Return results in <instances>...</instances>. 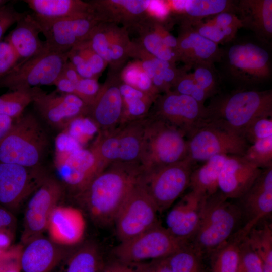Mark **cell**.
<instances>
[{
    "label": "cell",
    "instance_id": "obj_1",
    "mask_svg": "<svg viewBox=\"0 0 272 272\" xmlns=\"http://www.w3.org/2000/svg\"><path fill=\"white\" fill-rule=\"evenodd\" d=\"M142 172L139 163H111L74 196L97 225L107 226L114 223Z\"/></svg>",
    "mask_w": 272,
    "mask_h": 272
},
{
    "label": "cell",
    "instance_id": "obj_2",
    "mask_svg": "<svg viewBox=\"0 0 272 272\" xmlns=\"http://www.w3.org/2000/svg\"><path fill=\"white\" fill-rule=\"evenodd\" d=\"M228 199L219 191L205 199L198 227L190 241L202 254L211 253L241 228V210Z\"/></svg>",
    "mask_w": 272,
    "mask_h": 272
},
{
    "label": "cell",
    "instance_id": "obj_3",
    "mask_svg": "<svg viewBox=\"0 0 272 272\" xmlns=\"http://www.w3.org/2000/svg\"><path fill=\"white\" fill-rule=\"evenodd\" d=\"M188 157L185 134L167 122L148 114L145 119L139 164L148 172Z\"/></svg>",
    "mask_w": 272,
    "mask_h": 272
},
{
    "label": "cell",
    "instance_id": "obj_4",
    "mask_svg": "<svg viewBox=\"0 0 272 272\" xmlns=\"http://www.w3.org/2000/svg\"><path fill=\"white\" fill-rule=\"evenodd\" d=\"M48 144L37 118L31 113L23 114L0 144V162L29 168L41 166Z\"/></svg>",
    "mask_w": 272,
    "mask_h": 272
},
{
    "label": "cell",
    "instance_id": "obj_5",
    "mask_svg": "<svg viewBox=\"0 0 272 272\" xmlns=\"http://www.w3.org/2000/svg\"><path fill=\"white\" fill-rule=\"evenodd\" d=\"M210 118L242 135L246 127L260 117H271V90H240L215 99L207 107Z\"/></svg>",
    "mask_w": 272,
    "mask_h": 272
},
{
    "label": "cell",
    "instance_id": "obj_6",
    "mask_svg": "<svg viewBox=\"0 0 272 272\" xmlns=\"http://www.w3.org/2000/svg\"><path fill=\"white\" fill-rule=\"evenodd\" d=\"M146 118L99 132L89 149L103 169L113 163H139Z\"/></svg>",
    "mask_w": 272,
    "mask_h": 272
},
{
    "label": "cell",
    "instance_id": "obj_7",
    "mask_svg": "<svg viewBox=\"0 0 272 272\" xmlns=\"http://www.w3.org/2000/svg\"><path fill=\"white\" fill-rule=\"evenodd\" d=\"M67 52L56 51L47 46L38 54L19 61L0 81V88L17 91L54 85L69 60Z\"/></svg>",
    "mask_w": 272,
    "mask_h": 272
},
{
    "label": "cell",
    "instance_id": "obj_8",
    "mask_svg": "<svg viewBox=\"0 0 272 272\" xmlns=\"http://www.w3.org/2000/svg\"><path fill=\"white\" fill-rule=\"evenodd\" d=\"M188 158L206 161L217 155L243 156L248 143L239 133L221 122L210 118L186 137Z\"/></svg>",
    "mask_w": 272,
    "mask_h": 272
},
{
    "label": "cell",
    "instance_id": "obj_9",
    "mask_svg": "<svg viewBox=\"0 0 272 272\" xmlns=\"http://www.w3.org/2000/svg\"><path fill=\"white\" fill-rule=\"evenodd\" d=\"M188 242L174 236L159 223L130 239L120 242L113 252L117 260L138 264L166 258Z\"/></svg>",
    "mask_w": 272,
    "mask_h": 272
},
{
    "label": "cell",
    "instance_id": "obj_10",
    "mask_svg": "<svg viewBox=\"0 0 272 272\" xmlns=\"http://www.w3.org/2000/svg\"><path fill=\"white\" fill-rule=\"evenodd\" d=\"M194 163L187 157L154 171L142 172L140 181L159 213L170 208L189 187Z\"/></svg>",
    "mask_w": 272,
    "mask_h": 272
},
{
    "label": "cell",
    "instance_id": "obj_11",
    "mask_svg": "<svg viewBox=\"0 0 272 272\" xmlns=\"http://www.w3.org/2000/svg\"><path fill=\"white\" fill-rule=\"evenodd\" d=\"M149 114L182 131L186 138L210 120L208 109L193 98L173 91L160 95Z\"/></svg>",
    "mask_w": 272,
    "mask_h": 272
},
{
    "label": "cell",
    "instance_id": "obj_12",
    "mask_svg": "<svg viewBox=\"0 0 272 272\" xmlns=\"http://www.w3.org/2000/svg\"><path fill=\"white\" fill-rule=\"evenodd\" d=\"M228 72L235 80L246 84L261 83L271 75L270 54L262 45L252 42L233 43L223 51Z\"/></svg>",
    "mask_w": 272,
    "mask_h": 272
},
{
    "label": "cell",
    "instance_id": "obj_13",
    "mask_svg": "<svg viewBox=\"0 0 272 272\" xmlns=\"http://www.w3.org/2000/svg\"><path fill=\"white\" fill-rule=\"evenodd\" d=\"M56 145L55 166L58 174L75 195L104 169L89 149L75 143Z\"/></svg>",
    "mask_w": 272,
    "mask_h": 272
},
{
    "label": "cell",
    "instance_id": "obj_14",
    "mask_svg": "<svg viewBox=\"0 0 272 272\" xmlns=\"http://www.w3.org/2000/svg\"><path fill=\"white\" fill-rule=\"evenodd\" d=\"M140 179L124 201L114 222L120 242L130 239L159 223L157 207Z\"/></svg>",
    "mask_w": 272,
    "mask_h": 272
},
{
    "label": "cell",
    "instance_id": "obj_15",
    "mask_svg": "<svg viewBox=\"0 0 272 272\" xmlns=\"http://www.w3.org/2000/svg\"><path fill=\"white\" fill-rule=\"evenodd\" d=\"M63 193L62 184L47 176L32 193L24 214L22 241L27 244L41 236L46 229L50 216Z\"/></svg>",
    "mask_w": 272,
    "mask_h": 272
},
{
    "label": "cell",
    "instance_id": "obj_16",
    "mask_svg": "<svg viewBox=\"0 0 272 272\" xmlns=\"http://www.w3.org/2000/svg\"><path fill=\"white\" fill-rule=\"evenodd\" d=\"M41 166L29 168L0 162V206L13 211L47 177Z\"/></svg>",
    "mask_w": 272,
    "mask_h": 272
},
{
    "label": "cell",
    "instance_id": "obj_17",
    "mask_svg": "<svg viewBox=\"0 0 272 272\" xmlns=\"http://www.w3.org/2000/svg\"><path fill=\"white\" fill-rule=\"evenodd\" d=\"M37 21L48 47L62 52H67L87 41L94 28L101 22L92 11L52 21Z\"/></svg>",
    "mask_w": 272,
    "mask_h": 272
},
{
    "label": "cell",
    "instance_id": "obj_18",
    "mask_svg": "<svg viewBox=\"0 0 272 272\" xmlns=\"http://www.w3.org/2000/svg\"><path fill=\"white\" fill-rule=\"evenodd\" d=\"M32 103L46 122L62 129L75 118L86 116L87 110V105L75 95L56 91L47 93L40 87L33 88Z\"/></svg>",
    "mask_w": 272,
    "mask_h": 272
},
{
    "label": "cell",
    "instance_id": "obj_19",
    "mask_svg": "<svg viewBox=\"0 0 272 272\" xmlns=\"http://www.w3.org/2000/svg\"><path fill=\"white\" fill-rule=\"evenodd\" d=\"M121 82L119 75L112 71L94 101L87 107L86 116L100 131L114 128L121 122L123 108Z\"/></svg>",
    "mask_w": 272,
    "mask_h": 272
},
{
    "label": "cell",
    "instance_id": "obj_20",
    "mask_svg": "<svg viewBox=\"0 0 272 272\" xmlns=\"http://www.w3.org/2000/svg\"><path fill=\"white\" fill-rule=\"evenodd\" d=\"M245 224L240 228L247 236L263 218L272 212V167L264 169L240 198Z\"/></svg>",
    "mask_w": 272,
    "mask_h": 272
},
{
    "label": "cell",
    "instance_id": "obj_21",
    "mask_svg": "<svg viewBox=\"0 0 272 272\" xmlns=\"http://www.w3.org/2000/svg\"><path fill=\"white\" fill-rule=\"evenodd\" d=\"M175 51L177 60L189 69L199 64L220 62L223 50L219 45L202 36L190 27H181Z\"/></svg>",
    "mask_w": 272,
    "mask_h": 272
},
{
    "label": "cell",
    "instance_id": "obj_22",
    "mask_svg": "<svg viewBox=\"0 0 272 272\" xmlns=\"http://www.w3.org/2000/svg\"><path fill=\"white\" fill-rule=\"evenodd\" d=\"M100 22L121 23L125 27H138L151 17V1L95 0L89 2Z\"/></svg>",
    "mask_w": 272,
    "mask_h": 272
},
{
    "label": "cell",
    "instance_id": "obj_23",
    "mask_svg": "<svg viewBox=\"0 0 272 272\" xmlns=\"http://www.w3.org/2000/svg\"><path fill=\"white\" fill-rule=\"evenodd\" d=\"M262 170L242 156H228L219 176V191L228 199H239L250 188Z\"/></svg>",
    "mask_w": 272,
    "mask_h": 272
},
{
    "label": "cell",
    "instance_id": "obj_24",
    "mask_svg": "<svg viewBox=\"0 0 272 272\" xmlns=\"http://www.w3.org/2000/svg\"><path fill=\"white\" fill-rule=\"evenodd\" d=\"M191 190L168 212L166 228L174 236L190 242L198 227L205 198Z\"/></svg>",
    "mask_w": 272,
    "mask_h": 272
},
{
    "label": "cell",
    "instance_id": "obj_25",
    "mask_svg": "<svg viewBox=\"0 0 272 272\" xmlns=\"http://www.w3.org/2000/svg\"><path fill=\"white\" fill-rule=\"evenodd\" d=\"M50 240L58 245L72 246L83 239L86 221L83 212L71 206H57L49 218L46 229Z\"/></svg>",
    "mask_w": 272,
    "mask_h": 272
},
{
    "label": "cell",
    "instance_id": "obj_26",
    "mask_svg": "<svg viewBox=\"0 0 272 272\" xmlns=\"http://www.w3.org/2000/svg\"><path fill=\"white\" fill-rule=\"evenodd\" d=\"M64 255L58 245L41 236L26 244L20 255V266L22 272H51Z\"/></svg>",
    "mask_w": 272,
    "mask_h": 272
},
{
    "label": "cell",
    "instance_id": "obj_27",
    "mask_svg": "<svg viewBox=\"0 0 272 272\" xmlns=\"http://www.w3.org/2000/svg\"><path fill=\"white\" fill-rule=\"evenodd\" d=\"M41 28L33 14L25 12L16 22V26L7 36L20 61L29 59L44 50L47 44L39 37Z\"/></svg>",
    "mask_w": 272,
    "mask_h": 272
},
{
    "label": "cell",
    "instance_id": "obj_28",
    "mask_svg": "<svg viewBox=\"0 0 272 272\" xmlns=\"http://www.w3.org/2000/svg\"><path fill=\"white\" fill-rule=\"evenodd\" d=\"M235 1L187 0L164 1L168 11L177 15L181 27H191L203 18L220 13L236 12Z\"/></svg>",
    "mask_w": 272,
    "mask_h": 272
},
{
    "label": "cell",
    "instance_id": "obj_29",
    "mask_svg": "<svg viewBox=\"0 0 272 272\" xmlns=\"http://www.w3.org/2000/svg\"><path fill=\"white\" fill-rule=\"evenodd\" d=\"M236 12L243 27L253 31L260 42L272 38V1H236Z\"/></svg>",
    "mask_w": 272,
    "mask_h": 272
},
{
    "label": "cell",
    "instance_id": "obj_30",
    "mask_svg": "<svg viewBox=\"0 0 272 272\" xmlns=\"http://www.w3.org/2000/svg\"><path fill=\"white\" fill-rule=\"evenodd\" d=\"M39 21H52L91 12L89 2L80 0H24Z\"/></svg>",
    "mask_w": 272,
    "mask_h": 272
},
{
    "label": "cell",
    "instance_id": "obj_31",
    "mask_svg": "<svg viewBox=\"0 0 272 272\" xmlns=\"http://www.w3.org/2000/svg\"><path fill=\"white\" fill-rule=\"evenodd\" d=\"M228 156L221 155L212 157L200 167L193 170L189 186L191 190L204 197L218 191L219 176Z\"/></svg>",
    "mask_w": 272,
    "mask_h": 272
},
{
    "label": "cell",
    "instance_id": "obj_32",
    "mask_svg": "<svg viewBox=\"0 0 272 272\" xmlns=\"http://www.w3.org/2000/svg\"><path fill=\"white\" fill-rule=\"evenodd\" d=\"M123 108L121 123L143 119L148 116L155 101L149 95L125 83L121 82Z\"/></svg>",
    "mask_w": 272,
    "mask_h": 272
},
{
    "label": "cell",
    "instance_id": "obj_33",
    "mask_svg": "<svg viewBox=\"0 0 272 272\" xmlns=\"http://www.w3.org/2000/svg\"><path fill=\"white\" fill-rule=\"evenodd\" d=\"M246 237L239 229L212 253L211 272H237L241 244Z\"/></svg>",
    "mask_w": 272,
    "mask_h": 272
},
{
    "label": "cell",
    "instance_id": "obj_34",
    "mask_svg": "<svg viewBox=\"0 0 272 272\" xmlns=\"http://www.w3.org/2000/svg\"><path fill=\"white\" fill-rule=\"evenodd\" d=\"M104 265L98 247L89 243L71 255L65 272H102Z\"/></svg>",
    "mask_w": 272,
    "mask_h": 272
},
{
    "label": "cell",
    "instance_id": "obj_35",
    "mask_svg": "<svg viewBox=\"0 0 272 272\" xmlns=\"http://www.w3.org/2000/svg\"><path fill=\"white\" fill-rule=\"evenodd\" d=\"M251 249L260 258L263 272H272V227L265 223L260 228H252L246 236Z\"/></svg>",
    "mask_w": 272,
    "mask_h": 272
},
{
    "label": "cell",
    "instance_id": "obj_36",
    "mask_svg": "<svg viewBox=\"0 0 272 272\" xmlns=\"http://www.w3.org/2000/svg\"><path fill=\"white\" fill-rule=\"evenodd\" d=\"M149 19L138 28L140 30L141 46L155 57L172 63H175L176 55L174 51L163 42L160 36L153 30Z\"/></svg>",
    "mask_w": 272,
    "mask_h": 272
},
{
    "label": "cell",
    "instance_id": "obj_37",
    "mask_svg": "<svg viewBox=\"0 0 272 272\" xmlns=\"http://www.w3.org/2000/svg\"><path fill=\"white\" fill-rule=\"evenodd\" d=\"M202 255L189 242L166 258L172 272H202Z\"/></svg>",
    "mask_w": 272,
    "mask_h": 272
},
{
    "label": "cell",
    "instance_id": "obj_38",
    "mask_svg": "<svg viewBox=\"0 0 272 272\" xmlns=\"http://www.w3.org/2000/svg\"><path fill=\"white\" fill-rule=\"evenodd\" d=\"M33 88L26 90L10 91L0 95V115L16 119L32 103Z\"/></svg>",
    "mask_w": 272,
    "mask_h": 272
},
{
    "label": "cell",
    "instance_id": "obj_39",
    "mask_svg": "<svg viewBox=\"0 0 272 272\" xmlns=\"http://www.w3.org/2000/svg\"><path fill=\"white\" fill-rule=\"evenodd\" d=\"M132 42L130 40L126 27L116 26L109 44V64L113 71H117L129 57Z\"/></svg>",
    "mask_w": 272,
    "mask_h": 272
},
{
    "label": "cell",
    "instance_id": "obj_40",
    "mask_svg": "<svg viewBox=\"0 0 272 272\" xmlns=\"http://www.w3.org/2000/svg\"><path fill=\"white\" fill-rule=\"evenodd\" d=\"M119 76L123 83L149 96H154L157 94V90L152 79L144 71L138 60L128 63Z\"/></svg>",
    "mask_w": 272,
    "mask_h": 272
},
{
    "label": "cell",
    "instance_id": "obj_41",
    "mask_svg": "<svg viewBox=\"0 0 272 272\" xmlns=\"http://www.w3.org/2000/svg\"><path fill=\"white\" fill-rule=\"evenodd\" d=\"M116 26L114 23L100 22L86 41L90 47L108 64L110 62L109 44Z\"/></svg>",
    "mask_w": 272,
    "mask_h": 272
},
{
    "label": "cell",
    "instance_id": "obj_42",
    "mask_svg": "<svg viewBox=\"0 0 272 272\" xmlns=\"http://www.w3.org/2000/svg\"><path fill=\"white\" fill-rule=\"evenodd\" d=\"M190 27L202 36L218 45L232 41L239 29L235 27H223L208 20L205 22L199 21Z\"/></svg>",
    "mask_w": 272,
    "mask_h": 272
},
{
    "label": "cell",
    "instance_id": "obj_43",
    "mask_svg": "<svg viewBox=\"0 0 272 272\" xmlns=\"http://www.w3.org/2000/svg\"><path fill=\"white\" fill-rule=\"evenodd\" d=\"M242 156L260 169L272 167V136L248 145Z\"/></svg>",
    "mask_w": 272,
    "mask_h": 272
},
{
    "label": "cell",
    "instance_id": "obj_44",
    "mask_svg": "<svg viewBox=\"0 0 272 272\" xmlns=\"http://www.w3.org/2000/svg\"><path fill=\"white\" fill-rule=\"evenodd\" d=\"M173 91L178 93L189 96L201 104L210 96L195 82L192 73L183 71L173 86Z\"/></svg>",
    "mask_w": 272,
    "mask_h": 272
},
{
    "label": "cell",
    "instance_id": "obj_45",
    "mask_svg": "<svg viewBox=\"0 0 272 272\" xmlns=\"http://www.w3.org/2000/svg\"><path fill=\"white\" fill-rule=\"evenodd\" d=\"M192 73L197 85L210 97L217 91L218 78L214 64H199L194 66Z\"/></svg>",
    "mask_w": 272,
    "mask_h": 272
},
{
    "label": "cell",
    "instance_id": "obj_46",
    "mask_svg": "<svg viewBox=\"0 0 272 272\" xmlns=\"http://www.w3.org/2000/svg\"><path fill=\"white\" fill-rule=\"evenodd\" d=\"M242 135L251 144L271 137V117H260L253 120L244 129Z\"/></svg>",
    "mask_w": 272,
    "mask_h": 272
},
{
    "label": "cell",
    "instance_id": "obj_47",
    "mask_svg": "<svg viewBox=\"0 0 272 272\" xmlns=\"http://www.w3.org/2000/svg\"><path fill=\"white\" fill-rule=\"evenodd\" d=\"M237 272H263L262 262L251 249L246 237L241 244Z\"/></svg>",
    "mask_w": 272,
    "mask_h": 272
},
{
    "label": "cell",
    "instance_id": "obj_48",
    "mask_svg": "<svg viewBox=\"0 0 272 272\" xmlns=\"http://www.w3.org/2000/svg\"><path fill=\"white\" fill-rule=\"evenodd\" d=\"M73 48L82 55L91 68L95 77L98 78L107 65L106 61L90 47L86 41Z\"/></svg>",
    "mask_w": 272,
    "mask_h": 272
},
{
    "label": "cell",
    "instance_id": "obj_49",
    "mask_svg": "<svg viewBox=\"0 0 272 272\" xmlns=\"http://www.w3.org/2000/svg\"><path fill=\"white\" fill-rule=\"evenodd\" d=\"M75 86V95L79 97L87 107L94 101L101 87L97 78H81Z\"/></svg>",
    "mask_w": 272,
    "mask_h": 272
},
{
    "label": "cell",
    "instance_id": "obj_50",
    "mask_svg": "<svg viewBox=\"0 0 272 272\" xmlns=\"http://www.w3.org/2000/svg\"><path fill=\"white\" fill-rule=\"evenodd\" d=\"M20 60L10 43L0 41V81L19 62Z\"/></svg>",
    "mask_w": 272,
    "mask_h": 272
},
{
    "label": "cell",
    "instance_id": "obj_51",
    "mask_svg": "<svg viewBox=\"0 0 272 272\" xmlns=\"http://www.w3.org/2000/svg\"><path fill=\"white\" fill-rule=\"evenodd\" d=\"M14 2H8L0 7V41L7 30L24 15L14 6Z\"/></svg>",
    "mask_w": 272,
    "mask_h": 272
},
{
    "label": "cell",
    "instance_id": "obj_52",
    "mask_svg": "<svg viewBox=\"0 0 272 272\" xmlns=\"http://www.w3.org/2000/svg\"><path fill=\"white\" fill-rule=\"evenodd\" d=\"M208 20L223 27H235L238 29L243 27L238 17L235 13L232 12L220 13Z\"/></svg>",
    "mask_w": 272,
    "mask_h": 272
},
{
    "label": "cell",
    "instance_id": "obj_53",
    "mask_svg": "<svg viewBox=\"0 0 272 272\" xmlns=\"http://www.w3.org/2000/svg\"><path fill=\"white\" fill-rule=\"evenodd\" d=\"M133 265H135L137 267H132L131 264L117 260L105 264L102 272H145L141 264Z\"/></svg>",
    "mask_w": 272,
    "mask_h": 272
},
{
    "label": "cell",
    "instance_id": "obj_54",
    "mask_svg": "<svg viewBox=\"0 0 272 272\" xmlns=\"http://www.w3.org/2000/svg\"><path fill=\"white\" fill-rule=\"evenodd\" d=\"M145 272H172L166 258L152 261L149 264L141 263Z\"/></svg>",
    "mask_w": 272,
    "mask_h": 272
},
{
    "label": "cell",
    "instance_id": "obj_55",
    "mask_svg": "<svg viewBox=\"0 0 272 272\" xmlns=\"http://www.w3.org/2000/svg\"><path fill=\"white\" fill-rule=\"evenodd\" d=\"M14 223L15 219L11 212L0 206V231H10Z\"/></svg>",
    "mask_w": 272,
    "mask_h": 272
},
{
    "label": "cell",
    "instance_id": "obj_56",
    "mask_svg": "<svg viewBox=\"0 0 272 272\" xmlns=\"http://www.w3.org/2000/svg\"><path fill=\"white\" fill-rule=\"evenodd\" d=\"M54 85L56 87V91L58 93L75 95V85L61 75L57 78Z\"/></svg>",
    "mask_w": 272,
    "mask_h": 272
},
{
    "label": "cell",
    "instance_id": "obj_57",
    "mask_svg": "<svg viewBox=\"0 0 272 272\" xmlns=\"http://www.w3.org/2000/svg\"><path fill=\"white\" fill-rule=\"evenodd\" d=\"M15 119L0 115V144L11 129Z\"/></svg>",
    "mask_w": 272,
    "mask_h": 272
},
{
    "label": "cell",
    "instance_id": "obj_58",
    "mask_svg": "<svg viewBox=\"0 0 272 272\" xmlns=\"http://www.w3.org/2000/svg\"><path fill=\"white\" fill-rule=\"evenodd\" d=\"M61 75L74 85L82 78L77 73L72 63L68 60L62 70Z\"/></svg>",
    "mask_w": 272,
    "mask_h": 272
},
{
    "label": "cell",
    "instance_id": "obj_59",
    "mask_svg": "<svg viewBox=\"0 0 272 272\" xmlns=\"http://www.w3.org/2000/svg\"><path fill=\"white\" fill-rule=\"evenodd\" d=\"M11 242L10 231H0V249L5 250L8 248Z\"/></svg>",
    "mask_w": 272,
    "mask_h": 272
},
{
    "label": "cell",
    "instance_id": "obj_60",
    "mask_svg": "<svg viewBox=\"0 0 272 272\" xmlns=\"http://www.w3.org/2000/svg\"><path fill=\"white\" fill-rule=\"evenodd\" d=\"M0 272H18V270L16 267H10L3 270H1Z\"/></svg>",
    "mask_w": 272,
    "mask_h": 272
},
{
    "label": "cell",
    "instance_id": "obj_61",
    "mask_svg": "<svg viewBox=\"0 0 272 272\" xmlns=\"http://www.w3.org/2000/svg\"><path fill=\"white\" fill-rule=\"evenodd\" d=\"M9 2L8 1L0 0V7L4 5Z\"/></svg>",
    "mask_w": 272,
    "mask_h": 272
}]
</instances>
